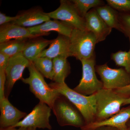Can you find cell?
I'll use <instances>...</instances> for the list:
<instances>
[{"label": "cell", "instance_id": "cell-1", "mask_svg": "<svg viewBox=\"0 0 130 130\" xmlns=\"http://www.w3.org/2000/svg\"><path fill=\"white\" fill-rule=\"evenodd\" d=\"M49 85L65 96L77 108L83 116L86 125L95 121L96 96L95 94L86 96L77 93L70 88L66 83H57L51 82Z\"/></svg>", "mask_w": 130, "mask_h": 130}, {"label": "cell", "instance_id": "cell-2", "mask_svg": "<svg viewBox=\"0 0 130 130\" xmlns=\"http://www.w3.org/2000/svg\"><path fill=\"white\" fill-rule=\"evenodd\" d=\"M95 94L96 113L95 122L104 121L118 113L127 98L115 90L104 88Z\"/></svg>", "mask_w": 130, "mask_h": 130}, {"label": "cell", "instance_id": "cell-3", "mask_svg": "<svg viewBox=\"0 0 130 130\" xmlns=\"http://www.w3.org/2000/svg\"><path fill=\"white\" fill-rule=\"evenodd\" d=\"M28 68L29 76L26 78H22L21 81L29 85L31 92L40 102L46 103L52 109L55 102L60 94L47 84L44 77L37 70L33 62H30Z\"/></svg>", "mask_w": 130, "mask_h": 130}, {"label": "cell", "instance_id": "cell-4", "mask_svg": "<svg viewBox=\"0 0 130 130\" xmlns=\"http://www.w3.org/2000/svg\"><path fill=\"white\" fill-rule=\"evenodd\" d=\"M70 40L71 57H75L80 61L95 56V48L97 42L96 38L93 32L87 30L74 29Z\"/></svg>", "mask_w": 130, "mask_h": 130}, {"label": "cell", "instance_id": "cell-5", "mask_svg": "<svg viewBox=\"0 0 130 130\" xmlns=\"http://www.w3.org/2000/svg\"><path fill=\"white\" fill-rule=\"evenodd\" d=\"M61 126H71L81 128L86 125L83 116L79 110L65 96L60 95L52 108Z\"/></svg>", "mask_w": 130, "mask_h": 130}, {"label": "cell", "instance_id": "cell-6", "mask_svg": "<svg viewBox=\"0 0 130 130\" xmlns=\"http://www.w3.org/2000/svg\"><path fill=\"white\" fill-rule=\"evenodd\" d=\"M80 61L83 69L82 78L73 90L83 95H92L103 88L102 82L96 75L95 56Z\"/></svg>", "mask_w": 130, "mask_h": 130}, {"label": "cell", "instance_id": "cell-7", "mask_svg": "<svg viewBox=\"0 0 130 130\" xmlns=\"http://www.w3.org/2000/svg\"><path fill=\"white\" fill-rule=\"evenodd\" d=\"M95 71L101 77L103 88L115 90L130 84V75L123 68L112 69L105 63L96 66Z\"/></svg>", "mask_w": 130, "mask_h": 130}, {"label": "cell", "instance_id": "cell-8", "mask_svg": "<svg viewBox=\"0 0 130 130\" xmlns=\"http://www.w3.org/2000/svg\"><path fill=\"white\" fill-rule=\"evenodd\" d=\"M52 109L44 103L40 102L32 111L14 127L15 128H34L52 129L50 123Z\"/></svg>", "mask_w": 130, "mask_h": 130}, {"label": "cell", "instance_id": "cell-9", "mask_svg": "<svg viewBox=\"0 0 130 130\" xmlns=\"http://www.w3.org/2000/svg\"><path fill=\"white\" fill-rule=\"evenodd\" d=\"M47 14L50 19L65 22L74 29L86 30L85 18L79 15L71 1L61 0L59 7Z\"/></svg>", "mask_w": 130, "mask_h": 130}, {"label": "cell", "instance_id": "cell-10", "mask_svg": "<svg viewBox=\"0 0 130 130\" xmlns=\"http://www.w3.org/2000/svg\"><path fill=\"white\" fill-rule=\"evenodd\" d=\"M30 61L19 53L9 58L5 70L6 83L5 85V96L8 98L15 83L21 79L24 70L28 68Z\"/></svg>", "mask_w": 130, "mask_h": 130}, {"label": "cell", "instance_id": "cell-11", "mask_svg": "<svg viewBox=\"0 0 130 130\" xmlns=\"http://www.w3.org/2000/svg\"><path fill=\"white\" fill-rule=\"evenodd\" d=\"M86 30L93 32L97 42L104 41L111 33L112 29L109 27L98 14L95 8L91 9L85 17Z\"/></svg>", "mask_w": 130, "mask_h": 130}, {"label": "cell", "instance_id": "cell-12", "mask_svg": "<svg viewBox=\"0 0 130 130\" xmlns=\"http://www.w3.org/2000/svg\"><path fill=\"white\" fill-rule=\"evenodd\" d=\"M0 110L1 128L14 127L27 115L12 105L7 98L0 102Z\"/></svg>", "mask_w": 130, "mask_h": 130}, {"label": "cell", "instance_id": "cell-13", "mask_svg": "<svg viewBox=\"0 0 130 130\" xmlns=\"http://www.w3.org/2000/svg\"><path fill=\"white\" fill-rule=\"evenodd\" d=\"M130 119V105L120 109L116 114L104 121L94 122L85 126L81 130H94L103 126L113 127L118 130H124L128 128L127 123Z\"/></svg>", "mask_w": 130, "mask_h": 130}, {"label": "cell", "instance_id": "cell-14", "mask_svg": "<svg viewBox=\"0 0 130 130\" xmlns=\"http://www.w3.org/2000/svg\"><path fill=\"white\" fill-rule=\"evenodd\" d=\"M28 28L32 35H48L50 31H54L69 37L74 29L68 24L56 20H50L40 25Z\"/></svg>", "mask_w": 130, "mask_h": 130}, {"label": "cell", "instance_id": "cell-15", "mask_svg": "<svg viewBox=\"0 0 130 130\" xmlns=\"http://www.w3.org/2000/svg\"><path fill=\"white\" fill-rule=\"evenodd\" d=\"M71 56L70 37L59 34L48 48L44 50L38 57H47L53 59L57 57L67 58Z\"/></svg>", "mask_w": 130, "mask_h": 130}, {"label": "cell", "instance_id": "cell-16", "mask_svg": "<svg viewBox=\"0 0 130 130\" xmlns=\"http://www.w3.org/2000/svg\"><path fill=\"white\" fill-rule=\"evenodd\" d=\"M39 35H32L28 28L11 23L1 26L0 43L12 40H28Z\"/></svg>", "mask_w": 130, "mask_h": 130}, {"label": "cell", "instance_id": "cell-17", "mask_svg": "<svg viewBox=\"0 0 130 130\" xmlns=\"http://www.w3.org/2000/svg\"><path fill=\"white\" fill-rule=\"evenodd\" d=\"M19 15V18L12 23L26 28L40 25L51 19L40 7L27 10Z\"/></svg>", "mask_w": 130, "mask_h": 130}, {"label": "cell", "instance_id": "cell-18", "mask_svg": "<svg viewBox=\"0 0 130 130\" xmlns=\"http://www.w3.org/2000/svg\"><path fill=\"white\" fill-rule=\"evenodd\" d=\"M54 40H48L42 36L28 39L22 53L28 60L32 62L38 57L45 48L53 42Z\"/></svg>", "mask_w": 130, "mask_h": 130}, {"label": "cell", "instance_id": "cell-19", "mask_svg": "<svg viewBox=\"0 0 130 130\" xmlns=\"http://www.w3.org/2000/svg\"><path fill=\"white\" fill-rule=\"evenodd\" d=\"M98 14L110 28L121 31L119 20V12L108 5L96 8Z\"/></svg>", "mask_w": 130, "mask_h": 130}, {"label": "cell", "instance_id": "cell-20", "mask_svg": "<svg viewBox=\"0 0 130 130\" xmlns=\"http://www.w3.org/2000/svg\"><path fill=\"white\" fill-rule=\"evenodd\" d=\"M64 57L53 59V75L52 81L57 83H65V79L71 73L70 63Z\"/></svg>", "mask_w": 130, "mask_h": 130}, {"label": "cell", "instance_id": "cell-21", "mask_svg": "<svg viewBox=\"0 0 130 130\" xmlns=\"http://www.w3.org/2000/svg\"><path fill=\"white\" fill-rule=\"evenodd\" d=\"M28 40H12L0 43V52L10 58L23 50Z\"/></svg>", "mask_w": 130, "mask_h": 130}, {"label": "cell", "instance_id": "cell-22", "mask_svg": "<svg viewBox=\"0 0 130 130\" xmlns=\"http://www.w3.org/2000/svg\"><path fill=\"white\" fill-rule=\"evenodd\" d=\"M37 70L43 77L52 80L53 75V59L47 57H38L32 61Z\"/></svg>", "mask_w": 130, "mask_h": 130}, {"label": "cell", "instance_id": "cell-23", "mask_svg": "<svg viewBox=\"0 0 130 130\" xmlns=\"http://www.w3.org/2000/svg\"><path fill=\"white\" fill-rule=\"evenodd\" d=\"M74 7L79 15L85 18L91 9L105 5L104 1L101 0H72Z\"/></svg>", "mask_w": 130, "mask_h": 130}, {"label": "cell", "instance_id": "cell-24", "mask_svg": "<svg viewBox=\"0 0 130 130\" xmlns=\"http://www.w3.org/2000/svg\"><path fill=\"white\" fill-rule=\"evenodd\" d=\"M130 48L128 51L120 50L111 55V59L114 61L116 66L124 67L130 75Z\"/></svg>", "mask_w": 130, "mask_h": 130}, {"label": "cell", "instance_id": "cell-25", "mask_svg": "<svg viewBox=\"0 0 130 130\" xmlns=\"http://www.w3.org/2000/svg\"><path fill=\"white\" fill-rule=\"evenodd\" d=\"M119 20L123 32L126 37L130 39V12H119Z\"/></svg>", "mask_w": 130, "mask_h": 130}, {"label": "cell", "instance_id": "cell-26", "mask_svg": "<svg viewBox=\"0 0 130 130\" xmlns=\"http://www.w3.org/2000/svg\"><path fill=\"white\" fill-rule=\"evenodd\" d=\"M108 5L120 12H130V0H106Z\"/></svg>", "mask_w": 130, "mask_h": 130}, {"label": "cell", "instance_id": "cell-27", "mask_svg": "<svg viewBox=\"0 0 130 130\" xmlns=\"http://www.w3.org/2000/svg\"><path fill=\"white\" fill-rule=\"evenodd\" d=\"M6 83L5 72L0 71V102L6 98L5 92Z\"/></svg>", "mask_w": 130, "mask_h": 130}, {"label": "cell", "instance_id": "cell-28", "mask_svg": "<svg viewBox=\"0 0 130 130\" xmlns=\"http://www.w3.org/2000/svg\"><path fill=\"white\" fill-rule=\"evenodd\" d=\"M20 15L13 17L7 16L5 14L0 12V25H4L6 24L11 23L14 22L19 18Z\"/></svg>", "mask_w": 130, "mask_h": 130}, {"label": "cell", "instance_id": "cell-29", "mask_svg": "<svg viewBox=\"0 0 130 130\" xmlns=\"http://www.w3.org/2000/svg\"><path fill=\"white\" fill-rule=\"evenodd\" d=\"M10 57L0 52V71H5L7 66Z\"/></svg>", "mask_w": 130, "mask_h": 130}, {"label": "cell", "instance_id": "cell-30", "mask_svg": "<svg viewBox=\"0 0 130 130\" xmlns=\"http://www.w3.org/2000/svg\"><path fill=\"white\" fill-rule=\"evenodd\" d=\"M115 91L121 95L128 98L130 96V84L124 88L115 90Z\"/></svg>", "mask_w": 130, "mask_h": 130}, {"label": "cell", "instance_id": "cell-31", "mask_svg": "<svg viewBox=\"0 0 130 130\" xmlns=\"http://www.w3.org/2000/svg\"><path fill=\"white\" fill-rule=\"evenodd\" d=\"M94 130H118L116 128L110 126H103L97 128Z\"/></svg>", "mask_w": 130, "mask_h": 130}, {"label": "cell", "instance_id": "cell-32", "mask_svg": "<svg viewBox=\"0 0 130 130\" xmlns=\"http://www.w3.org/2000/svg\"><path fill=\"white\" fill-rule=\"evenodd\" d=\"M0 130H28V128H15V127H11L9 128H0Z\"/></svg>", "mask_w": 130, "mask_h": 130}, {"label": "cell", "instance_id": "cell-33", "mask_svg": "<svg viewBox=\"0 0 130 130\" xmlns=\"http://www.w3.org/2000/svg\"><path fill=\"white\" fill-rule=\"evenodd\" d=\"M128 105H130V96L129 98L126 99L123 106Z\"/></svg>", "mask_w": 130, "mask_h": 130}, {"label": "cell", "instance_id": "cell-34", "mask_svg": "<svg viewBox=\"0 0 130 130\" xmlns=\"http://www.w3.org/2000/svg\"><path fill=\"white\" fill-rule=\"evenodd\" d=\"M28 130H37L36 128L30 127L28 128Z\"/></svg>", "mask_w": 130, "mask_h": 130}, {"label": "cell", "instance_id": "cell-35", "mask_svg": "<svg viewBox=\"0 0 130 130\" xmlns=\"http://www.w3.org/2000/svg\"><path fill=\"white\" fill-rule=\"evenodd\" d=\"M127 126L128 127H130V119L127 123Z\"/></svg>", "mask_w": 130, "mask_h": 130}, {"label": "cell", "instance_id": "cell-36", "mask_svg": "<svg viewBox=\"0 0 130 130\" xmlns=\"http://www.w3.org/2000/svg\"><path fill=\"white\" fill-rule=\"evenodd\" d=\"M124 130H130V127H128V128Z\"/></svg>", "mask_w": 130, "mask_h": 130}]
</instances>
